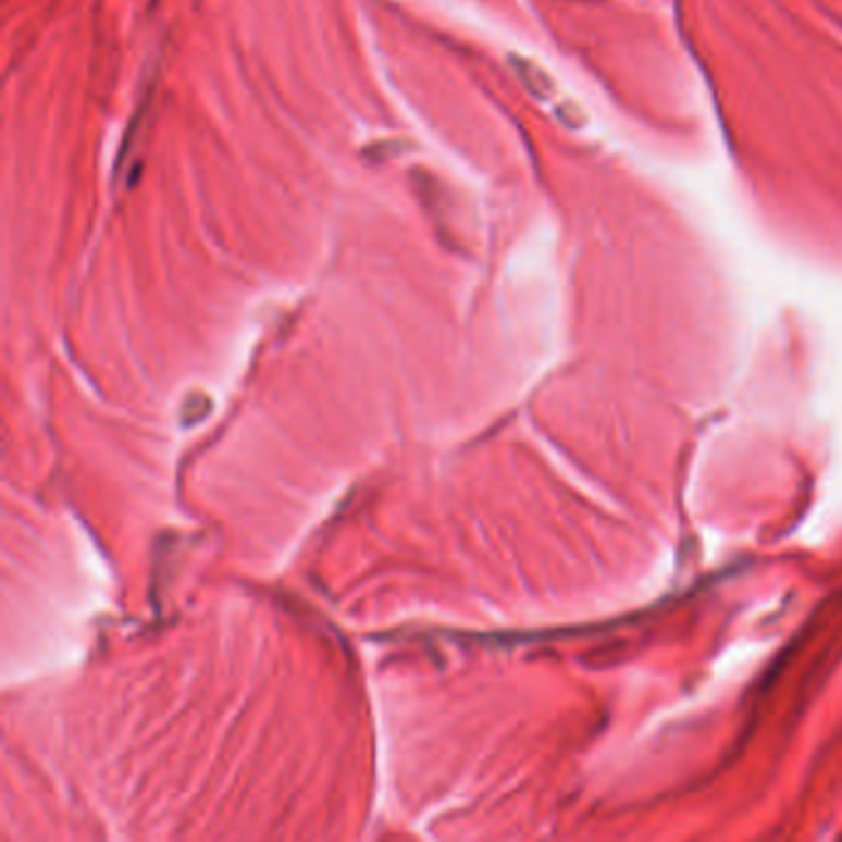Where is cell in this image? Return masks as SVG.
Returning <instances> with one entry per match:
<instances>
[{
	"mask_svg": "<svg viewBox=\"0 0 842 842\" xmlns=\"http://www.w3.org/2000/svg\"><path fill=\"white\" fill-rule=\"evenodd\" d=\"M511 67H515V72L521 77V82H524L527 89L532 91L534 97H538V99L552 97V91H554L552 79H548L536 65H532V62L521 60V58H511Z\"/></svg>",
	"mask_w": 842,
	"mask_h": 842,
	"instance_id": "1",
	"label": "cell"
}]
</instances>
